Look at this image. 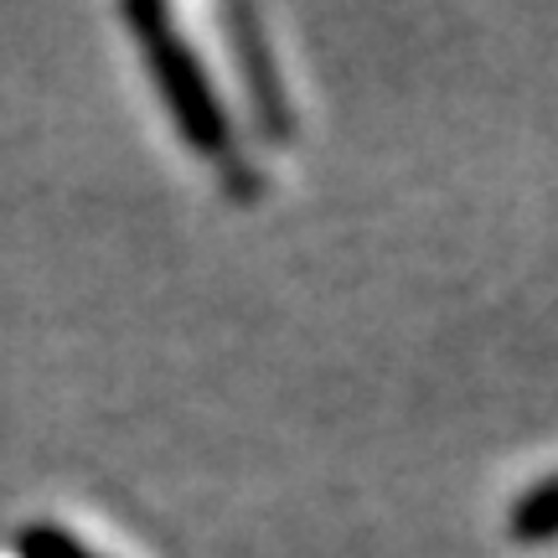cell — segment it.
Returning <instances> with one entry per match:
<instances>
[{
    "instance_id": "6da1fadb",
    "label": "cell",
    "mask_w": 558,
    "mask_h": 558,
    "mask_svg": "<svg viewBox=\"0 0 558 558\" xmlns=\"http://www.w3.org/2000/svg\"><path fill=\"white\" fill-rule=\"evenodd\" d=\"M130 26L140 32V52L150 62L160 99L177 114V130L186 135V145L202 150V156H218L222 145H228V120H222V104H218V94H213V83L202 78L192 47L177 37V26H171L166 11H156V5H135V11H130Z\"/></svg>"
},
{
    "instance_id": "7a4b0ae2",
    "label": "cell",
    "mask_w": 558,
    "mask_h": 558,
    "mask_svg": "<svg viewBox=\"0 0 558 558\" xmlns=\"http://www.w3.org/2000/svg\"><path fill=\"white\" fill-rule=\"evenodd\" d=\"M228 26H233V52H239V68L254 78V104H259L264 114V130L269 135H284V99H279V83H275V68L264 58V41H259V26L254 16H243V11H228Z\"/></svg>"
},
{
    "instance_id": "3957f363",
    "label": "cell",
    "mask_w": 558,
    "mask_h": 558,
    "mask_svg": "<svg viewBox=\"0 0 558 558\" xmlns=\"http://www.w3.org/2000/svg\"><path fill=\"white\" fill-rule=\"evenodd\" d=\"M512 533L522 543H548L558 538V476L533 486L527 497L518 501V512H512Z\"/></svg>"
}]
</instances>
